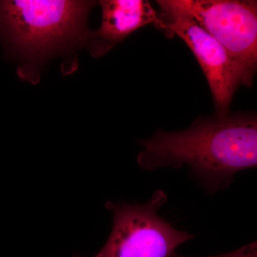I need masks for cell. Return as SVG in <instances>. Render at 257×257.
<instances>
[{"mask_svg": "<svg viewBox=\"0 0 257 257\" xmlns=\"http://www.w3.org/2000/svg\"><path fill=\"white\" fill-rule=\"evenodd\" d=\"M139 145L143 150L138 162L143 170L187 166L189 175L214 194L229 187L236 174L256 167V115L214 113L198 118L187 130H158Z\"/></svg>", "mask_w": 257, "mask_h": 257, "instance_id": "cell-1", "label": "cell"}, {"mask_svg": "<svg viewBox=\"0 0 257 257\" xmlns=\"http://www.w3.org/2000/svg\"><path fill=\"white\" fill-rule=\"evenodd\" d=\"M94 3L66 0L0 1V36L28 57L48 53L77 40Z\"/></svg>", "mask_w": 257, "mask_h": 257, "instance_id": "cell-2", "label": "cell"}, {"mask_svg": "<svg viewBox=\"0 0 257 257\" xmlns=\"http://www.w3.org/2000/svg\"><path fill=\"white\" fill-rule=\"evenodd\" d=\"M167 201V194L157 190L143 204L114 206L110 236L94 257H173L194 236L161 217L158 211Z\"/></svg>", "mask_w": 257, "mask_h": 257, "instance_id": "cell-3", "label": "cell"}, {"mask_svg": "<svg viewBox=\"0 0 257 257\" xmlns=\"http://www.w3.org/2000/svg\"><path fill=\"white\" fill-rule=\"evenodd\" d=\"M219 42L251 87L257 67V2L170 0Z\"/></svg>", "mask_w": 257, "mask_h": 257, "instance_id": "cell-4", "label": "cell"}, {"mask_svg": "<svg viewBox=\"0 0 257 257\" xmlns=\"http://www.w3.org/2000/svg\"><path fill=\"white\" fill-rule=\"evenodd\" d=\"M157 3L167 37L177 35L182 39L199 62L212 94L216 114H228L235 92L242 85L239 69L220 44L190 16L177 9L170 0Z\"/></svg>", "mask_w": 257, "mask_h": 257, "instance_id": "cell-5", "label": "cell"}, {"mask_svg": "<svg viewBox=\"0 0 257 257\" xmlns=\"http://www.w3.org/2000/svg\"><path fill=\"white\" fill-rule=\"evenodd\" d=\"M100 28L92 34L97 45L92 50L101 56L139 29L153 24L163 31L160 15L145 0H103Z\"/></svg>", "mask_w": 257, "mask_h": 257, "instance_id": "cell-6", "label": "cell"}, {"mask_svg": "<svg viewBox=\"0 0 257 257\" xmlns=\"http://www.w3.org/2000/svg\"><path fill=\"white\" fill-rule=\"evenodd\" d=\"M173 257L182 256H178L175 253ZM209 257H256V243H250V244L236 250L234 252L227 253V254Z\"/></svg>", "mask_w": 257, "mask_h": 257, "instance_id": "cell-7", "label": "cell"}]
</instances>
